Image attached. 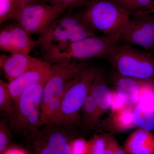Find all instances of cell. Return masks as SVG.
<instances>
[{
    "mask_svg": "<svg viewBox=\"0 0 154 154\" xmlns=\"http://www.w3.org/2000/svg\"><path fill=\"white\" fill-rule=\"evenodd\" d=\"M110 79L114 85L113 90L122 96L126 105H135L138 100L143 80L121 75L113 70Z\"/></svg>",
    "mask_w": 154,
    "mask_h": 154,
    "instance_id": "cell-15",
    "label": "cell"
},
{
    "mask_svg": "<svg viewBox=\"0 0 154 154\" xmlns=\"http://www.w3.org/2000/svg\"><path fill=\"white\" fill-rule=\"evenodd\" d=\"M14 99L10 93L8 83L0 80V110L1 112L12 118L14 112Z\"/></svg>",
    "mask_w": 154,
    "mask_h": 154,
    "instance_id": "cell-21",
    "label": "cell"
},
{
    "mask_svg": "<svg viewBox=\"0 0 154 154\" xmlns=\"http://www.w3.org/2000/svg\"><path fill=\"white\" fill-rule=\"evenodd\" d=\"M100 68L90 65L74 79L64 94L57 124L74 128L80 122L82 110Z\"/></svg>",
    "mask_w": 154,
    "mask_h": 154,
    "instance_id": "cell-5",
    "label": "cell"
},
{
    "mask_svg": "<svg viewBox=\"0 0 154 154\" xmlns=\"http://www.w3.org/2000/svg\"><path fill=\"white\" fill-rule=\"evenodd\" d=\"M72 154H89V142L82 138H75L71 144Z\"/></svg>",
    "mask_w": 154,
    "mask_h": 154,
    "instance_id": "cell-27",
    "label": "cell"
},
{
    "mask_svg": "<svg viewBox=\"0 0 154 154\" xmlns=\"http://www.w3.org/2000/svg\"><path fill=\"white\" fill-rule=\"evenodd\" d=\"M63 98H54L42 105L40 127L47 124H57L60 115Z\"/></svg>",
    "mask_w": 154,
    "mask_h": 154,
    "instance_id": "cell-20",
    "label": "cell"
},
{
    "mask_svg": "<svg viewBox=\"0 0 154 154\" xmlns=\"http://www.w3.org/2000/svg\"><path fill=\"white\" fill-rule=\"evenodd\" d=\"M11 138L10 131L5 123L1 122L0 124V154L5 152Z\"/></svg>",
    "mask_w": 154,
    "mask_h": 154,
    "instance_id": "cell-28",
    "label": "cell"
},
{
    "mask_svg": "<svg viewBox=\"0 0 154 154\" xmlns=\"http://www.w3.org/2000/svg\"><path fill=\"white\" fill-rule=\"evenodd\" d=\"M40 114L41 107H37L29 115L27 121L26 130L30 134L36 132L39 129L40 127Z\"/></svg>",
    "mask_w": 154,
    "mask_h": 154,
    "instance_id": "cell-26",
    "label": "cell"
},
{
    "mask_svg": "<svg viewBox=\"0 0 154 154\" xmlns=\"http://www.w3.org/2000/svg\"><path fill=\"white\" fill-rule=\"evenodd\" d=\"M36 46L31 35L21 25H6L0 31V49L9 54H29Z\"/></svg>",
    "mask_w": 154,
    "mask_h": 154,
    "instance_id": "cell-11",
    "label": "cell"
},
{
    "mask_svg": "<svg viewBox=\"0 0 154 154\" xmlns=\"http://www.w3.org/2000/svg\"><path fill=\"white\" fill-rule=\"evenodd\" d=\"M66 10L63 6L36 2L23 6L14 19L30 35H40Z\"/></svg>",
    "mask_w": 154,
    "mask_h": 154,
    "instance_id": "cell-8",
    "label": "cell"
},
{
    "mask_svg": "<svg viewBox=\"0 0 154 154\" xmlns=\"http://www.w3.org/2000/svg\"><path fill=\"white\" fill-rule=\"evenodd\" d=\"M45 83L34 85L28 88L14 103L11 119V128L19 132L26 131L27 121L30 113L37 107H41L43 88Z\"/></svg>",
    "mask_w": 154,
    "mask_h": 154,
    "instance_id": "cell-10",
    "label": "cell"
},
{
    "mask_svg": "<svg viewBox=\"0 0 154 154\" xmlns=\"http://www.w3.org/2000/svg\"><path fill=\"white\" fill-rule=\"evenodd\" d=\"M89 66L88 62L75 60L51 64L49 76L43 88L41 106L54 98H63L75 78Z\"/></svg>",
    "mask_w": 154,
    "mask_h": 154,
    "instance_id": "cell-7",
    "label": "cell"
},
{
    "mask_svg": "<svg viewBox=\"0 0 154 154\" xmlns=\"http://www.w3.org/2000/svg\"><path fill=\"white\" fill-rule=\"evenodd\" d=\"M112 70L121 75L154 81V57L130 45H119L107 60Z\"/></svg>",
    "mask_w": 154,
    "mask_h": 154,
    "instance_id": "cell-4",
    "label": "cell"
},
{
    "mask_svg": "<svg viewBox=\"0 0 154 154\" xmlns=\"http://www.w3.org/2000/svg\"><path fill=\"white\" fill-rule=\"evenodd\" d=\"M29 135L33 154H72L71 144L74 139V128L59 124L45 125Z\"/></svg>",
    "mask_w": 154,
    "mask_h": 154,
    "instance_id": "cell-6",
    "label": "cell"
},
{
    "mask_svg": "<svg viewBox=\"0 0 154 154\" xmlns=\"http://www.w3.org/2000/svg\"><path fill=\"white\" fill-rule=\"evenodd\" d=\"M126 105L124 99L115 90L113 89L110 109V113H115L123 109Z\"/></svg>",
    "mask_w": 154,
    "mask_h": 154,
    "instance_id": "cell-29",
    "label": "cell"
},
{
    "mask_svg": "<svg viewBox=\"0 0 154 154\" xmlns=\"http://www.w3.org/2000/svg\"><path fill=\"white\" fill-rule=\"evenodd\" d=\"M89 142V154H105V141L102 134L94 135Z\"/></svg>",
    "mask_w": 154,
    "mask_h": 154,
    "instance_id": "cell-25",
    "label": "cell"
},
{
    "mask_svg": "<svg viewBox=\"0 0 154 154\" xmlns=\"http://www.w3.org/2000/svg\"><path fill=\"white\" fill-rule=\"evenodd\" d=\"M153 7V0H130L124 10L131 16L146 12L152 14Z\"/></svg>",
    "mask_w": 154,
    "mask_h": 154,
    "instance_id": "cell-23",
    "label": "cell"
},
{
    "mask_svg": "<svg viewBox=\"0 0 154 154\" xmlns=\"http://www.w3.org/2000/svg\"><path fill=\"white\" fill-rule=\"evenodd\" d=\"M90 0H38V2H42L63 6L69 10L85 7Z\"/></svg>",
    "mask_w": 154,
    "mask_h": 154,
    "instance_id": "cell-24",
    "label": "cell"
},
{
    "mask_svg": "<svg viewBox=\"0 0 154 154\" xmlns=\"http://www.w3.org/2000/svg\"><path fill=\"white\" fill-rule=\"evenodd\" d=\"M96 31L91 29L83 20L80 12L60 16L40 34L36 42L44 52L62 47L83 38L96 36Z\"/></svg>",
    "mask_w": 154,
    "mask_h": 154,
    "instance_id": "cell-2",
    "label": "cell"
},
{
    "mask_svg": "<svg viewBox=\"0 0 154 154\" xmlns=\"http://www.w3.org/2000/svg\"><path fill=\"white\" fill-rule=\"evenodd\" d=\"M118 38L113 36H90L44 53L50 63L67 61H86L94 58L107 60L118 46Z\"/></svg>",
    "mask_w": 154,
    "mask_h": 154,
    "instance_id": "cell-1",
    "label": "cell"
},
{
    "mask_svg": "<svg viewBox=\"0 0 154 154\" xmlns=\"http://www.w3.org/2000/svg\"><path fill=\"white\" fill-rule=\"evenodd\" d=\"M153 11H152V14H154V7H153Z\"/></svg>",
    "mask_w": 154,
    "mask_h": 154,
    "instance_id": "cell-32",
    "label": "cell"
},
{
    "mask_svg": "<svg viewBox=\"0 0 154 154\" xmlns=\"http://www.w3.org/2000/svg\"><path fill=\"white\" fill-rule=\"evenodd\" d=\"M51 65L46 61L40 60L25 73L8 83L14 103L28 88L34 85L46 83L50 73Z\"/></svg>",
    "mask_w": 154,
    "mask_h": 154,
    "instance_id": "cell-13",
    "label": "cell"
},
{
    "mask_svg": "<svg viewBox=\"0 0 154 154\" xmlns=\"http://www.w3.org/2000/svg\"><path fill=\"white\" fill-rule=\"evenodd\" d=\"M23 5L20 0H0V23L14 19Z\"/></svg>",
    "mask_w": 154,
    "mask_h": 154,
    "instance_id": "cell-22",
    "label": "cell"
},
{
    "mask_svg": "<svg viewBox=\"0 0 154 154\" xmlns=\"http://www.w3.org/2000/svg\"><path fill=\"white\" fill-rule=\"evenodd\" d=\"M102 135L105 141V149L104 154H116L112 143V134L105 133Z\"/></svg>",
    "mask_w": 154,
    "mask_h": 154,
    "instance_id": "cell-30",
    "label": "cell"
},
{
    "mask_svg": "<svg viewBox=\"0 0 154 154\" xmlns=\"http://www.w3.org/2000/svg\"><path fill=\"white\" fill-rule=\"evenodd\" d=\"M133 118L136 127L154 130V81H143L138 100L134 106Z\"/></svg>",
    "mask_w": 154,
    "mask_h": 154,
    "instance_id": "cell-12",
    "label": "cell"
},
{
    "mask_svg": "<svg viewBox=\"0 0 154 154\" xmlns=\"http://www.w3.org/2000/svg\"><path fill=\"white\" fill-rule=\"evenodd\" d=\"M123 147L127 154H154V135L138 128L127 138Z\"/></svg>",
    "mask_w": 154,
    "mask_h": 154,
    "instance_id": "cell-16",
    "label": "cell"
},
{
    "mask_svg": "<svg viewBox=\"0 0 154 154\" xmlns=\"http://www.w3.org/2000/svg\"><path fill=\"white\" fill-rule=\"evenodd\" d=\"M40 60L29 54H2L0 56V66L6 79L10 82L28 71Z\"/></svg>",
    "mask_w": 154,
    "mask_h": 154,
    "instance_id": "cell-14",
    "label": "cell"
},
{
    "mask_svg": "<svg viewBox=\"0 0 154 154\" xmlns=\"http://www.w3.org/2000/svg\"><path fill=\"white\" fill-rule=\"evenodd\" d=\"M113 1H115V0H113Z\"/></svg>",
    "mask_w": 154,
    "mask_h": 154,
    "instance_id": "cell-33",
    "label": "cell"
},
{
    "mask_svg": "<svg viewBox=\"0 0 154 154\" xmlns=\"http://www.w3.org/2000/svg\"><path fill=\"white\" fill-rule=\"evenodd\" d=\"M134 106L126 107L115 113H110L105 119L102 127L111 134L125 132L136 127L133 118Z\"/></svg>",
    "mask_w": 154,
    "mask_h": 154,
    "instance_id": "cell-18",
    "label": "cell"
},
{
    "mask_svg": "<svg viewBox=\"0 0 154 154\" xmlns=\"http://www.w3.org/2000/svg\"><path fill=\"white\" fill-rule=\"evenodd\" d=\"M119 41L154 51V16L146 12L131 16L122 30Z\"/></svg>",
    "mask_w": 154,
    "mask_h": 154,
    "instance_id": "cell-9",
    "label": "cell"
},
{
    "mask_svg": "<svg viewBox=\"0 0 154 154\" xmlns=\"http://www.w3.org/2000/svg\"><path fill=\"white\" fill-rule=\"evenodd\" d=\"M23 6L38 2V0H20Z\"/></svg>",
    "mask_w": 154,
    "mask_h": 154,
    "instance_id": "cell-31",
    "label": "cell"
},
{
    "mask_svg": "<svg viewBox=\"0 0 154 154\" xmlns=\"http://www.w3.org/2000/svg\"><path fill=\"white\" fill-rule=\"evenodd\" d=\"M81 110L82 114L80 122H82L87 129H94L98 125L101 117L96 101L90 94Z\"/></svg>",
    "mask_w": 154,
    "mask_h": 154,
    "instance_id": "cell-19",
    "label": "cell"
},
{
    "mask_svg": "<svg viewBox=\"0 0 154 154\" xmlns=\"http://www.w3.org/2000/svg\"><path fill=\"white\" fill-rule=\"evenodd\" d=\"M113 89L108 85L105 72L100 68L96 75L90 93L96 101L100 117L110 109Z\"/></svg>",
    "mask_w": 154,
    "mask_h": 154,
    "instance_id": "cell-17",
    "label": "cell"
},
{
    "mask_svg": "<svg viewBox=\"0 0 154 154\" xmlns=\"http://www.w3.org/2000/svg\"><path fill=\"white\" fill-rule=\"evenodd\" d=\"M83 20L94 31L118 38L131 15L112 0H90L80 11Z\"/></svg>",
    "mask_w": 154,
    "mask_h": 154,
    "instance_id": "cell-3",
    "label": "cell"
}]
</instances>
